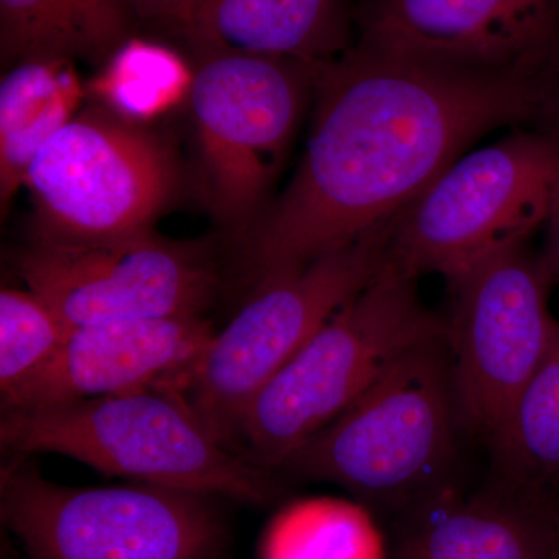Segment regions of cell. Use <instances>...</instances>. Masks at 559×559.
Masks as SVG:
<instances>
[{
  "label": "cell",
  "mask_w": 559,
  "mask_h": 559,
  "mask_svg": "<svg viewBox=\"0 0 559 559\" xmlns=\"http://www.w3.org/2000/svg\"><path fill=\"white\" fill-rule=\"evenodd\" d=\"M538 109L532 130L559 139V28L538 75Z\"/></svg>",
  "instance_id": "obj_22"
},
{
  "label": "cell",
  "mask_w": 559,
  "mask_h": 559,
  "mask_svg": "<svg viewBox=\"0 0 559 559\" xmlns=\"http://www.w3.org/2000/svg\"><path fill=\"white\" fill-rule=\"evenodd\" d=\"M178 186V162L164 140L95 103L28 168L25 187L36 205L32 238L87 242L153 230Z\"/></svg>",
  "instance_id": "obj_9"
},
{
  "label": "cell",
  "mask_w": 559,
  "mask_h": 559,
  "mask_svg": "<svg viewBox=\"0 0 559 559\" xmlns=\"http://www.w3.org/2000/svg\"><path fill=\"white\" fill-rule=\"evenodd\" d=\"M14 270L69 329L202 316L223 286L207 241L170 240L154 229L103 241L32 238Z\"/></svg>",
  "instance_id": "obj_11"
},
{
  "label": "cell",
  "mask_w": 559,
  "mask_h": 559,
  "mask_svg": "<svg viewBox=\"0 0 559 559\" xmlns=\"http://www.w3.org/2000/svg\"><path fill=\"white\" fill-rule=\"evenodd\" d=\"M417 283L385 259L369 285L250 404L238 430L242 457L277 476L294 452L341 417L401 355L447 333V320L426 307Z\"/></svg>",
  "instance_id": "obj_4"
},
{
  "label": "cell",
  "mask_w": 559,
  "mask_h": 559,
  "mask_svg": "<svg viewBox=\"0 0 559 559\" xmlns=\"http://www.w3.org/2000/svg\"><path fill=\"white\" fill-rule=\"evenodd\" d=\"M358 46L479 79H535L559 28V0H362Z\"/></svg>",
  "instance_id": "obj_12"
},
{
  "label": "cell",
  "mask_w": 559,
  "mask_h": 559,
  "mask_svg": "<svg viewBox=\"0 0 559 559\" xmlns=\"http://www.w3.org/2000/svg\"><path fill=\"white\" fill-rule=\"evenodd\" d=\"M546 226V250L540 257H543L544 264H546L547 271H549L555 283L559 282V201Z\"/></svg>",
  "instance_id": "obj_24"
},
{
  "label": "cell",
  "mask_w": 559,
  "mask_h": 559,
  "mask_svg": "<svg viewBox=\"0 0 559 559\" xmlns=\"http://www.w3.org/2000/svg\"><path fill=\"white\" fill-rule=\"evenodd\" d=\"M193 70L159 44L130 39L108 61L90 91L124 119L146 123L189 98Z\"/></svg>",
  "instance_id": "obj_20"
},
{
  "label": "cell",
  "mask_w": 559,
  "mask_h": 559,
  "mask_svg": "<svg viewBox=\"0 0 559 559\" xmlns=\"http://www.w3.org/2000/svg\"><path fill=\"white\" fill-rule=\"evenodd\" d=\"M460 419L447 333L418 342L278 474L329 481L369 507L403 513L447 487Z\"/></svg>",
  "instance_id": "obj_3"
},
{
  "label": "cell",
  "mask_w": 559,
  "mask_h": 559,
  "mask_svg": "<svg viewBox=\"0 0 559 559\" xmlns=\"http://www.w3.org/2000/svg\"><path fill=\"white\" fill-rule=\"evenodd\" d=\"M348 0H197L186 35L221 49L319 64L352 47Z\"/></svg>",
  "instance_id": "obj_15"
},
{
  "label": "cell",
  "mask_w": 559,
  "mask_h": 559,
  "mask_svg": "<svg viewBox=\"0 0 559 559\" xmlns=\"http://www.w3.org/2000/svg\"><path fill=\"white\" fill-rule=\"evenodd\" d=\"M221 500L139 481L68 487L32 455L7 454L0 468V520L22 559H226Z\"/></svg>",
  "instance_id": "obj_5"
},
{
  "label": "cell",
  "mask_w": 559,
  "mask_h": 559,
  "mask_svg": "<svg viewBox=\"0 0 559 559\" xmlns=\"http://www.w3.org/2000/svg\"><path fill=\"white\" fill-rule=\"evenodd\" d=\"M535 79H479L349 47L314 64L312 120L293 179L238 238L235 274L252 290L395 223L463 150L530 124Z\"/></svg>",
  "instance_id": "obj_1"
},
{
  "label": "cell",
  "mask_w": 559,
  "mask_h": 559,
  "mask_svg": "<svg viewBox=\"0 0 559 559\" xmlns=\"http://www.w3.org/2000/svg\"><path fill=\"white\" fill-rule=\"evenodd\" d=\"M197 0H138L140 21L159 22L186 35Z\"/></svg>",
  "instance_id": "obj_23"
},
{
  "label": "cell",
  "mask_w": 559,
  "mask_h": 559,
  "mask_svg": "<svg viewBox=\"0 0 559 559\" xmlns=\"http://www.w3.org/2000/svg\"><path fill=\"white\" fill-rule=\"evenodd\" d=\"M259 559H392L374 511L355 499L314 496L280 507Z\"/></svg>",
  "instance_id": "obj_19"
},
{
  "label": "cell",
  "mask_w": 559,
  "mask_h": 559,
  "mask_svg": "<svg viewBox=\"0 0 559 559\" xmlns=\"http://www.w3.org/2000/svg\"><path fill=\"white\" fill-rule=\"evenodd\" d=\"M0 447L5 454L64 455L106 476L250 507L285 495L277 476L224 447L173 389L2 411Z\"/></svg>",
  "instance_id": "obj_2"
},
{
  "label": "cell",
  "mask_w": 559,
  "mask_h": 559,
  "mask_svg": "<svg viewBox=\"0 0 559 559\" xmlns=\"http://www.w3.org/2000/svg\"><path fill=\"white\" fill-rule=\"evenodd\" d=\"M197 50L189 95L202 189L216 219L241 238L267 207L305 112L314 64Z\"/></svg>",
  "instance_id": "obj_8"
},
{
  "label": "cell",
  "mask_w": 559,
  "mask_h": 559,
  "mask_svg": "<svg viewBox=\"0 0 559 559\" xmlns=\"http://www.w3.org/2000/svg\"><path fill=\"white\" fill-rule=\"evenodd\" d=\"M139 21L138 0H0L2 62H106Z\"/></svg>",
  "instance_id": "obj_16"
},
{
  "label": "cell",
  "mask_w": 559,
  "mask_h": 559,
  "mask_svg": "<svg viewBox=\"0 0 559 559\" xmlns=\"http://www.w3.org/2000/svg\"><path fill=\"white\" fill-rule=\"evenodd\" d=\"M452 389L462 429L488 441L535 377L559 326L554 285L528 242L500 250L448 278Z\"/></svg>",
  "instance_id": "obj_10"
},
{
  "label": "cell",
  "mask_w": 559,
  "mask_h": 559,
  "mask_svg": "<svg viewBox=\"0 0 559 559\" xmlns=\"http://www.w3.org/2000/svg\"><path fill=\"white\" fill-rule=\"evenodd\" d=\"M554 559H559V551L557 555H555V558Z\"/></svg>",
  "instance_id": "obj_25"
},
{
  "label": "cell",
  "mask_w": 559,
  "mask_h": 559,
  "mask_svg": "<svg viewBox=\"0 0 559 559\" xmlns=\"http://www.w3.org/2000/svg\"><path fill=\"white\" fill-rule=\"evenodd\" d=\"M215 333L204 316L72 326L47 369L0 409H31L146 389L178 390Z\"/></svg>",
  "instance_id": "obj_13"
},
{
  "label": "cell",
  "mask_w": 559,
  "mask_h": 559,
  "mask_svg": "<svg viewBox=\"0 0 559 559\" xmlns=\"http://www.w3.org/2000/svg\"><path fill=\"white\" fill-rule=\"evenodd\" d=\"M393 224L264 280L213 334L176 392L224 447L238 452L242 418L261 390L381 271Z\"/></svg>",
  "instance_id": "obj_6"
},
{
  "label": "cell",
  "mask_w": 559,
  "mask_h": 559,
  "mask_svg": "<svg viewBox=\"0 0 559 559\" xmlns=\"http://www.w3.org/2000/svg\"><path fill=\"white\" fill-rule=\"evenodd\" d=\"M68 331L31 289L0 290V406L47 369Z\"/></svg>",
  "instance_id": "obj_21"
},
{
  "label": "cell",
  "mask_w": 559,
  "mask_h": 559,
  "mask_svg": "<svg viewBox=\"0 0 559 559\" xmlns=\"http://www.w3.org/2000/svg\"><path fill=\"white\" fill-rule=\"evenodd\" d=\"M488 447L491 485L559 502V326L538 371Z\"/></svg>",
  "instance_id": "obj_18"
},
{
  "label": "cell",
  "mask_w": 559,
  "mask_h": 559,
  "mask_svg": "<svg viewBox=\"0 0 559 559\" xmlns=\"http://www.w3.org/2000/svg\"><path fill=\"white\" fill-rule=\"evenodd\" d=\"M392 559H554L559 502L488 485H454L399 514Z\"/></svg>",
  "instance_id": "obj_14"
},
{
  "label": "cell",
  "mask_w": 559,
  "mask_h": 559,
  "mask_svg": "<svg viewBox=\"0 0 559 559\" xmlns=\"http://www.w3.org/2000/svg\"><path fill=\"white\" fill-rule=\"evenodd\" d=\"M84 86L73 61L17 62L0 83V210L2 219L40 150L80 112Z\"/></svg>",
  "instance_id": "obj_17"
},
{
  "label": "cell",
  "mask_w": 559,
  "mask_h": 559,
  "mask_svg": "<svg viewBox=\"0 0 559 559\" xmlns=\"http://www.w3.org/2000/svg\"><path fill=\"white\" fill-rule=\"evenodd\" d=\"M559 201V139L536 130L452 162L395 219L388 261L411 277L451 278L528 242Z\"/></svg>",
  "instance_id": "obj_7"
}]
</instances>
